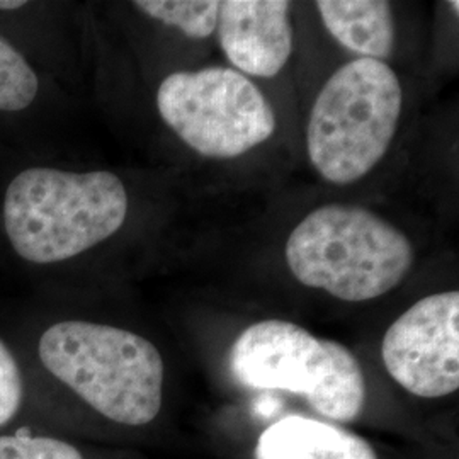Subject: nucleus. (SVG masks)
Masks as SVG:
<instances>
[{
  "mask_svg": "<svg viewBox=\"0 0 459 459\" xmlns=\"http://www.w3.org/2000/svg\"><path fill=\"white\" fill-rule=\"evenodd\" d=\"M130 210L125 182L109 170L28 167L2 199L11 248L34 265L72 261L123 229Z\"/></svg>",
  "mask_w": 459,
  "mask_h": 459,
  "instance_id": "obj_1",
  "label": "nucleus"
},
{
  "mask_svg": "<svg viewBox=\"0 0 459 459\" xmlns=\"http://www.w3.org/2000/svg\"><path fill=\"white\" fill-rule=\"evenodd\" d=\"M49 375L116 424L147 426L164 403L162 354L143 335L87 320H62L39 337Z\"/></svg>",
  "mask_w": 459,
  "mask_h": 459,
  "instance_id": "obj_2",
  "label": "nucleus"
},
{
  "mask_svg": "<svg viewBox=\"0 0 459 459\" xmlns=\"http://www.w3.org/2000/svg\"><path fill=\"white\" fill-rule=\"evenodd\" d=\"M286 263L301 284L359 303L403 281L413 265V246L402 230L366 208L325 204L291 231Z\"/></svg>",
  "mask_w": 459,
  "mask_h": 459,
  "instance_id": "obj_3",
  "label": "nucleus"
},
{
  "mask_svg": "<svg viewBox=\"0 0 459 459\" xmlns=\"http://www.w3.org/2000/svg\"><path fill=\"white\" fill-rule=\"evenodd\" d=\"M403 94L385 62L356 58L330 75L313 102L307 150L315 170L330 184L359 181L394 142Z\"/></svg>",
  "mask_w": 459,
  "mask_h": 459,
  "instance_id": "obj_4",
  "label": "nucleus"
},
{
  "mask_svg": "<svg viewBox=\"0 0 459 459\" xmlns=\"http://www.w3.org/2000/svg\"><path fill=\"white\" fill-rule=\"evenodd\" d=\"M229 364L242 386L301 394L330 420L352 422L366 403L356 356L293 322L263 320L246 328L231 345Z\"/></svg>",
  "mask_w": 459,
  "mask_h": 459,
  "instance_id": "obj_5",
  "label": "nucleus"
},
{
  "mask_svg": "<svg viewBox=\"0 0 459 459\" xmlns=\"http://www.w3.org/2000/svg\"><path fill=\"white\" fill-rule=\"evenodd\" d=\"M157 109L187 147L210 159L240 157L276 132V113L263 91L230 66L167 75Z\"/></svg>",
  "mask_w": 459,
  "mask_h": 459,
  "instance_id": "obj_6",
  "label": "nucleus"
},
{
  "mask_svg": "<svg viewBox=\"0 0 459 459\" xmlns=\"http://www.w3.org/2000/svg\"><path fill=\"white\" fill-rule=\"evenodd\" d=\"M381 358L388 375L420 398L459 388V293L426 296L386 330Z\"/></svg>",
  "mask_w": 459,
  "mask_h": 459,
  "instance_id": "obj_7",
  "label": "nucleus"
},
{
  "mask_svg": "<svg viewBox=\"0 0 459 459\" xmlns=\"http://www.w3.org/2000/svg\"><path fill=\"white\" fill-rule=\"evenodd\" d=\"M290 11L286 0L220 2L218 38L235 70L263 79L278 75L293 51Z\"/></svg>",
  "mask_w": 459,
  "mask_h": 459,
  "instance_id": "obj_8",
  "label": "nucleus"
},
{
  "mask_svg": "<svg viewBox=\"0 0 459 459\" xmlns=\"http://www.w3.org/2000/svg\"><path fill=\"white\" fill-rule=\"evenodd\" d=\"M255 459H377V456L371 444L351 430L316 419L288 415L259 436Z\"/></svg>",
  "mask_w": 459,
  "mask_h": 459,
  "instance_id": "obj_9",
  "label": "nucleus"
},
{
  "mask_svg": "<svg viewBox=\"0 0 459 459\" xmlns=\"http://www.w3.org/2000/svg\"><path fill=\"white\" fill-rule=\"evenodd\" d=\"M328 33L361 58L383 62L394 48V9L385 0H318Z\"/></svg>",
  "mask_w": 459,
  "mask_h": 459,
  "instance_id": "obj_10",
  "label": "nucleus"
},
{
  "mask_svg": "<svg viewBox=\"0 0 459 459\" xmlns=\"http://www.w3.org/2000/svg\"><path fill=\"white\" fill-rule=\"evenodd\" d=\"M145 16L181 30L187 38L204 39L218 26V0H136L133 2Z\"/></svg>",
  "mask_w": 459,
  "mask_h": 459,
  "instance_id": "obj_11",
  "label": "nucleus"
},
{
  "mask_svg": "<svg viewBox=\"0 0 459 459\" xmlns=\"http://www.w3.org/2000/svg\"><path fill=\"white\" fill-rule=\"evenodd\" d=\"M39 91V75L31 62L0 34V113L26 111Z\"/></svg>",
  "mask_w": 459,
  "mask_h": 459,
  "instance_id": "obj_12",
  "label": "nucleus"
},
{
  "mask_svg": "<svg viewBox=\"0 0 459 459\" xmlns=\"http://www.w3.org/2000/svg\"><path fill=\"white\" fill-rule=\"evenodd\" d=\"M0 459H83L82 453L65 441L47 436H0Z\"/></svg>",
  "mask_w": 459,
  "mask_h": 459,
  "instance_id": "obj_13",
  "label": "nucleus"
},
{
  "mask_svg": "<svg viewBox=\"0 0 459 459\" xmlns=\"http://www.w3.org/2000/svg\"><path fill=\"white\" fill-rule=\"evenodd\" d=\"M24 400V379L16 356L0 339V427H5L21 411Z\"/></svg>",
  "mask_w": 459,
  "mask_h": 459,
  "instance_id": "obj_14",
  "label": "nucleus"
},
{
  "mask_svg": "<svg viewBox=\"0 0 459 459\" xmlns=\"http://www.w3.org/2000/svg\"><path fill=\"white\" fill-rule=\"evenodd\" d=\"M24 5L26 2H0V11H16Z\"/></svg>",
  "mask_w": 459,
  "mask_h": 459,
  "instance_id": "obj_15",
  "label": "nucleus"
}]
</instances>
